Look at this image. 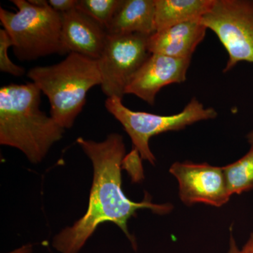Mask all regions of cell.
Wrapping results in <instances>:
<instances>
[{
  "instance_id": "cell-1",
  "label": "cell",
  "mask_w": 253,
  "mask_h": 253,
  "mask_svg": "<svg viewBox=\"0 0 253 253\" xmlns=\"http://www.w3.org/2000/svg\"><path fill=\"white\" fill-rule=\"evenodd\" d=\"M93 167L89 204L85 214L72 226L65 228L54 236L53 248L60 253H78L100 224H116L136 246L128 229L129 219L136 217V211L148 209L155 214H167L173 210L170 204H156L149 197L136 203L128 199L122 188V169L126 146L122 135L111 133L104 141L77 139Z\"/></svg>"
},
{
  "instance_id": "cell-2",
  "label": "cell",
  "mask_w": 253,
  "mask_h": 253,
  "mask_svg": "<svg viewBox=\"0 0 253 253\" xmlns=\"http://www.w3.org/2000/svg\"><path fill=\"white\" fill-rule=\"evenodd\" d=\"M41 93L32 82L0 89V144L19 150L34 164L44 160L65 131L40 109Z\"/></svg>"
},
{
  "instance_id": "cell-3",
  "label": "cell",
  "mask_w": 253,
  "mask_h": 253,
  "mask_svg": "<svg viewBox=\"0 0 253 253\" xmlns=\"http://www.w3.org/2000/svg\"><path fill=\"white\" fill-rule=\"evenodd\" d=\"M27 76L46 95L51 117L63 129L72 127L88 91L101 83L97 61L76 53L56 64L31 68Z\"/></svg>"
},
{
  "instance_id": "cell-4",
  "label": "cell",
  "mask_w": 253,
  "mask_h": 253,
  "mask_svg": "<svg viewBox=\"0 0 253 253\" xmlns=\"http://www.w3.org/2000/svg\"><path fill=\"white\" fill-rule=\"evenodd\" d=\"M18 11L0 8V21L13 43L18 60L31 61L51 54H67L62 40V16L43 0L33 4L26 0H12Z\"/></svg>"
},
{
  "instance_id": "cell-5",
  "label": "cell",
  "mask_w": 253,
  "mask_h": 253,
  "mask_svg": "<svg viewBox=\"0 0 253 253\" xmlns=\"http://www.w3.org/2000/svg\"><path fill=\"white\" fill-rule=\"evenodd\" d=\"M105 107L122 125L130 137L133 149L139 153L141 159L153 166L156 163L149 146L153 136L181 130L195 123L214 119L218 116L214 108L206 107L196 97L190 100L181 112L169 116L133 111L126 107L123 99L118 97L108 98L105 101Z\"/></svg>"
},
{
  "instance_id": "cell-6",
  "label": "cell",
  "mask_w": 253,
  "mask_h": 253,
  "mask_svg": "<svg viewBox=\"0 0 253 253\" xmlns=\"http://www.w3.org/2000/svg\"><path fill=\"white\" fill-rule=\"evenodd\" d=\"M201 21L217 36L227 52L223 72L241 62L253 64V1L215 0Z\"/></svg>"
},
{
  "instance_id": "cell-7",
  "label": "cell",
  "mask_w": 253,
  "mask_h": 253,
  "mask_svg": "<svg viewBox=\"0 0 253 253\" xmlns=\"http://www.w3.org/2000/svg\"><path fill=\"white\" fill-rule=\"evenodd\" d=\"M149 36L139 33L108 35L97 60L101 89L108 98L123 99L126 86L151 54L148 49Z\"/></svg>"
},
{
  "instance_id": "cell-8",
  "label": "cell",
  "mask_w": 253,
  "mask_h": 253,
  "mask_svg": "<svg viewBox=\"0 0 253 253\" xmlns=\"http://www.w3.org/2000/svg\"><path fill=\"white\" fill-rule=\"evenodd\" d=\"M169 171L177 181L179 199L186 206L204 204L220 208L231 199L222 167L177 161Z\"/></svg>"
},
{
  "instance_id": "cell-9",
  "label": "cell",
  "mask_w": 253,
  "mask_h": 253,
  "mask_svg": "<svg viewBox=\"0 0 253 253\" xmlns=\"http://www.w3.org/2000/svg\"><path fill=\"white\" fill-rule=\"evenodd\" d=\"M191 59H176L151 54L126 86V94H133L154 106L156 96L166 86L184 83Z\"/></svg>"
},
{
  "instance_id": "cell-10",
  "label": "cell",
  "mask_w": 253,
  "mask_h": 253,
  "mask_svg": "<svg viewBox=\"0 0 253 253\" xmlns=\"http://www.w3.org/2000/svg\"><path fill=\"white\" fill-rule=\"evenodd\" d=\"M61 16V40L67 54L76 53L97 61L109 35L106 28L77 8Z\"/></svg>"
},
{
  "instance_id": "cell-11",
  "label": "cell",
  "mask_w": 253,
  "mask_h": 253,
  "mask_svg": "<svg viewBox=\"0 0 253 253\" xmlns=\"http://www.w3.org/2000/svg\"><path fill=\"white\" fill-rule=\"evenodd\" d=\"M207 31L201 20L175 25L150 36L148 49L150 54L191 59L197 46L204 41Z\"/></svg>"
},
{
  "instance_id": "cell-12",
  "label": "cell",
  "mask_w": 253,
  "mask_h": 253,
  "mask_svg": "<svg viewBox=\"0 0 253 253\" xmlns=\"http://www.w3.org/2000/svg\"><path fill=\"white\" fill-rule=\"evenodd\" d=\"M155 0H123L107 28L108 34L151 36L156 32Z\"/></svg>"
},
{
  "instance_id": "cell-13",
  "label": "cell",
  "mask_w": 253,
  "mask_h": 253,
  "mask_svg": "<svg viewBox=\"0 0 253 253\" xmlns=\"http://www.w3.org/2000/svg\"><path fill=\"white\" fill-rule=\"evenodd\" d=\"M156 32L175 25L201 20L215 0H155Z\"/></svg>"
},
{
  "instance_id": "cell-14",
  "label": "cell",
  "mask_w": 253,
  "mask_h": 253,
  "mask_svg": "<svg viewBox=\"0 0 253 253\" xmlns=\"http://www.w3.org/2000/svg\"><path fill=\"white\" fill-rule=\"evenodd\" d=\"M222 168L231 196L253 191V146L242 158Z\"/></svg>"
},
{
  "instance_id": "cell-15",
  "label": "cell",
  "mask_w": 253,
  "mask_h": 253,
  "mask_svg": "<svg viewBox=\"0 0 253 253\" xmlns=\"http://www.w3.org/2000/svg\"><path fill=\"white\" fill-rule=\"evenodd\" d=\"M123 0H78L76 8L90 16L107 31Z\"/></svg>"
},
{
  "instance_id": "cell-16",
  "label": "cell",
  "mask_w": 253,
  "mask_h": 253,
  "mask_svg": "<svg viewBox=\"0 0 253 253\" xmlns=\"http://www.w3.org/2000/svg\"><path fill=\"white\" fill-rule=\"evenodd\" d=\"M11 46L13 43L8 33L4 29L0 30V71L15 77H22L26 73L25 68L15 64L8 56V49Z\"/></svg>"
},
{
  "instance_id": "cell-17",
  "label": "cell",
  "mask_w": 253,
  "mask_h": 253,
  "mask_svg": "<svg viewBox=\"0 0 253 253\" xmlns=\"http://www.w3.org/2000/svg\"><path fill=\"white\" fill-rule=\"evenodd\" d=\"M141 161L140 155L134 149L126 155L123 161V168L129 172L134 182H137L144 177Z\"/></svg>"
},
{
  "instance_id": "cell-18",
  "label": "cell",
  "mask_w": 253,
  "mask_h": 253,
  "mask_svg": "<svg viewBox=\"0 0 253 253\" xmlns=\"http://www.w3.org/2000/svg\"><path fill=\"white\" fill-rule=\"evenodd\" d=\"M227 253H253V232L250 234L249 239L244 246L239 248L232 231H231Z\"/></svg>"
},
{
  "instance_id": "cell-19",
  "label": "cell",
  "mask_w": 253,
  "mask_h": 253,
  "mask_svg": "<svg viewBox=\"0 0 253 253\" xmlns=\"http://www.w3.org/2000/svg\"><path fill=\"white\" fill-rule=\"evenodd\" d=\"M48 3L55 11L61 14L76 9L78 0H49Z\"/></svg>"
},
{
  "instance_id": "cell-20",
  "label": "cell",
  "mask_w": 253,
  "mask_h": 253,
  "mask_svg": "<svg viewBox=\"0 0 253 253\" xmlns=\"http://www.w3.org/2000/svg\"><path fill=\"white\" fill-rule=\"evenodd\" d=\"M32 252H33V247L31 245H26L9 253H32Z\"/></svg>"
},
{
  "instance_id": "cell-21",
  "label": "cell",
  "mask_w": 253,
  "mask_h": 253,
  "mask_svg": "<svg viewBox=\"0 0 253 253\" xmlns=\"http://www.w3.org/2000/svg\"><path fill=\"white\" fill-rule=\"evenodd\" d=\"M246 139H247L248 142L249 143L250 145L253 146V129L247 134Z\"/></svg>"
}]
</instances>
